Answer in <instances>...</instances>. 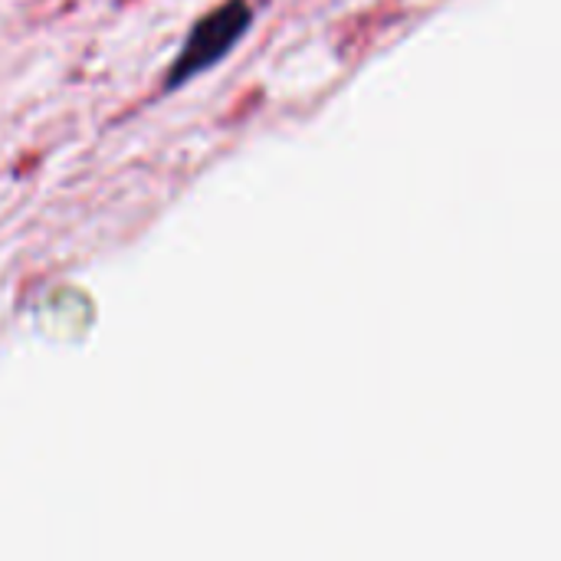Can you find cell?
Here are the masks:
<instances>
[{"mask_svg":"<svg viewBox=\"0 0 561 561\" xmlns=\"http://www.w3.org/2000/svg\"><path fill=\"white\" fill-rule=\"evenodd\" d=\"M253 23H256V7L250 0H220L217 7L201 13L187 26L174 59L161 76V95H174L191 82H197L201 76L224 66L240 49V43L253 33Z\"/></svg>","mask_w":561,"mask_h":561,"instance_id":"6da1fadb","label":"cell"}]
</instances>
